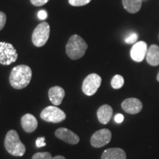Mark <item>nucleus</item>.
I'll return each instance as SVG.
<instances>
[{
	"instance_id": "412c9836",
	"label": "nucleus",
	"mask_w": 159,
	"mask_h": 159,
	"mask_svg": "<svg viewBox=\"0 0 159 159\" xmlns=\"http://www.w3.org/2000/svg\"><path fill=\"white\" fill-rule=\"evenodd\" d=\"M138 39V35L136 33H131L130 35H128V37L125 39V42L128 44H132V43H134Z\"/></svg>"
},
{
	"instance_id": "39448f33",
	"label": "nucleus",
	"mask_w": 159,
	"mask_h": 159,
	"mask_svg": "<svg viewBox=\"0 0 159 159\" xmlns=\"http://www.w3.org/2000/svg\"><path fill=\"white\" fill-rule=\"evenodd\" d=\"M18 53L16 49L10 43L0 42V64L4 66L11 65L16 61Z\"/></svg>"
},
{
	"instance_id": "bb28decb",
	"label": "nucleus",
	"mask_w": 159,
	"mask_h": 159,
	"mask_svg": "<svg viewBox=\"0 0 159 159\" xmlns=\"http://www.w3.org/2000/svg\"><path fill=\"white\" fill-rule=\"evenodd\" d=\"M52 159H66V158L63 156H55L54 158H52Z\"/></svg>"
},
{
	"instance_id": "6ab92c4d",
	"label": "nucleus",
	"mask_w": 159,
	"mask_h": 159,
	"mask_svg": "<svg viewBox=\"0 0 159 159\" xmlns=\"http://www.w3.org/2000/svg\"><path fill=\"white\" fill-rule=\"evenodd\" d=\"M51 153L49 152H36L33 155L32 159H52Z\"/></svg>"
},
{
	"instance_id": "1a4fd4ad",
	"label": "nucleus",
	"mask_w": 159,
	"mask_h": 159,
	"mask_svg": "<svg viewBox=\"0 0 159 159\" xmlns=\"http://www.w3.org/2000/svg\"><path fill=\"white\" fill-rule=\"evenodd\" d=\"M55 135L57 138L69 144H77L80 142L79 136L76 134L65 128L57 129L55 132Z\"/></svg>"
},
{
	"instance_id": "cd10ccee",
	"label": "nucleus",
	"mask_w": 159,
	"mask_h": 159,
	"mask_svg": "<svg viewBox=\"0 0 159 159\" xmlns=\"http://www.w3.org/2000/svg\"><path fill=\"white\" fill-rule=\"evenodd\" d=\"M157 80H158V82H159V72H158V75H157Z\"/></svg>"
},
{
	"instance_id": "9d476101",
	"label": "nucleus",
	"mask_w": 159,
	"mask_h": 159,
	"mask_svg": "<svg viewBox=\"0 0 159 159\" xmlns=\"http://www.w3.org/2000/svg\"><path fill=\"white\" fill-rule=\"evenodd\" d=\"M148 45L144 41H139L133 46L130 50V57L136 62H142L148 52Z\"/></svg>"
},
{
	"instance_id": "a878e982",
	"label": "nucleus",
	"mask_w": 159,
	"mask_h": 159,
	"mask_svg": "<svg viewBox=\"0 0 159 159\" xmlns=\"http://www.w3.org/2000/svg\"><path fill=\"white\" fill-rule=\"evenodd\" d=\"M114 119H115V122H116L122 123L123 122V120H124V116L121 114H118L115 116Z\"/></svg>"
},
{
	"instance_id": "7ed1b4c3",
	"label": "nucleus",
	"mask_w": 159,
	"mask_h": 159,
	"mask_svg": "<svg viewBox=\"0 0 159 159\" xmlns=\"http://www.w3.org/2000/svg\"><path fill=\"white\" fill-rule=\"evenodd\" d=\"M5 148L7 152L13 156H23L26 152L25 144L20 140L15 130H10L5 139Z\"/></svg>"
},
{
	"instance_id": "dca6fc26",
	"label": "nucleus",
	"mask_w": 159,
	"mask_h": 159,
	"mask_svg": "<svg viewBox=\"0 0 159 159\" xmlns=\"http://www.w3.org/2000/svg\"><path fill=\"white\" fill-rule=\"evenodd\" d=\"M147 62L151 66H156L159 64V47L156 44L151 45L146 55Z\"/></svg>"
},
{
	"instance_id": "b1692460",
	"label": "nucleus",
	"mask_w": 159,
	"mask_h": 159,
	"mask_svg": "<svg viewBox=\"0 0 159 159\" xmlns=\"http://www.w3.org/2000/svg\"><path fill=\"white\" fill-rule=\"evenodd\" d=\"M49 0H30L31 3L34 6L40 7V6L44 5L45 4L48 2Z\"/></svg>"
},
{
	"instance_id": "423d86ee",
	"label": "nucleus",
	"mask_w": 159,
	"mask_h": 159,
	"mask_svg": "<svg viewBox=\"0 0 159 159\" xmlns=\"http://www.w3.org/2000/svg\"><path fill=\"white\" fill-rule=\"evenodd\" d=\"M41 118L46 122L59 123L65 120L66 115L64 111L56 106H48L41 111Z\"/></svg>"
},
{
	"instance_id": "a211bd4d",
	"label": "nucleus",
	"mask_w": 159,
	"mask_h": 159,
	"mask_svg": "<svg viewBox=\"0 0 159 159\" xmlns=\"http://www.w3.org/2000/svg\"><path fill=\"white\" fill-rule=\"evenodd\" d=\"M125 83V80L122 75H116L111 80V86L114 89H119L123 86Z\"/></svg>"
},
{
	"instance_id": "5701e85b",
	"label": "nucleus",
	"mask_w": 159,
	"mask_h": 159,
	"mask_svg": "<svg viewBox=\"0 0 159 159\" xmlns=\"http://www.w3.org/2000/svg\"><path fill=\"white\" fill-rule=\"evenodd\" d=\"M35 146L37 148H42V147L46 146L44 137H39L36 139V142H35Z\"/></svg>"
},
{
	"instance_id": "aec40b11",
	"label": "nucleus",
	"mask_w": 159,
	"mask_h": 159,
	"mask_svg": "<svg viewBox=\"0 0 159 159\" xmlns=\"http://www.w3.org/2000/svg\"><path fill=\"white\" fill-rule=\"evenodd\" d=\"M91 0H69V3L74 7H80L84 6L89 4Z\"/></svg>"
},
{
	"instance_id": "f03ea898",
	"label": "nucleus",
	"mask_w": 159,
	"mask_h": 159,
	"mask_svg": "<svg viewBox=\"0 0 159 159\" xmlns=\"http://www.w3.org/2000/svg\"><path fill=\"white\" fill-rule=\"evenodd\" d=\"M88 44L78 35H73L66 46V52L71 60H78L85 55Z\"/></svg>"
},
{
	"instance_id": "6e6552de",
	"label": "nucleus",
	"mask_w": 159,
	"mask_h": 159,
	"mask_svg": "<svg viewBox=\"0 0 159 159\" xmlns=\"http://www.w3.org/2000/svg\"><path fill=\"white\" fill-rule=\"evenodd\" d=\"M112 134L110 130L104 128L97 130L91 138V144L94 148H102L111 142Z\"/></svg>"
},
{
	"instance_id": "0eeeda50",
	"label": "nucleus",
	"mask_w": 159,
	"mask_h": 159,
	"mask_svg": "<svg viewBox=\"0 0 159 159\" xmlns=\"http://www.w3.org/2000/svg\"><path fill=\"white\" fill-rule=\"evenodd\" d=\"M102 83L101 77L95 73L89 75L84 79L82 85L83 93L87 96H92L97 92Z\"/></svg>"
},
{
	"instance_id": "f3484780",
	"label": "nucleus",
	"mask_w": 159,
	"mask_h": 159,
	"mask_svg": "<svg viewBox=\"0 0 159 159\" xmlns=\"http://www.w3.org/2000/svg\"><path fill=\"white\" fill-rule=\"evenodd\" d=\"M142 0H122L125 9L130 13H136L142 7Z\"/></svg>"
},
{
	"instance_id": "20e7f679",
	"label": "nucleus",
	"mask_w": 159,
	"mask_h": 159,
	"mask_svg": "<svg viewBox=\"0 0 159 159\" xmlns=\"http://www.w3.org/2000/svg\"><path fill=\"white\" fill-rule=\"evenodd\" d=\"M50 33V27L47 22L39 24L35 27L32 35V41L35 47H41L48 41Z\"/></svg>"
},
{
	"instance_id": "4468645a",
	"label": "nucleus",
	"mask_w": 159,
	"mask_h": 159,
	"mask_svg": "<svg viewBox=\"0 0 159 159\" xmlns=\"http://www.w3.org/2000/svg\"><path fill=\"white\" fill-rule=\"evenodd\" d=\"M97 115L99 122L101 124H108L112 117L113 108L109 105H103L98 108Z\"/></svg>"
},
{
	"instance_id": "f257e3e1",
	"label": "nucleus",
	"mask_w": 159,
	"mask_h": 159,
	"mask_svg": "<svg viewBox=\"0 0 159 159\" xmlns=\"http://www.w3.org/2000/svg\"><path fill=\"white\" fill-rule=\"evenodd\" d=\"M32 78V70L27 65H19L12 69L9 81L16 89H22L30 84Z\"/></svg>"
},
{
	"instance_id": "393cba45",
	"label": "nucleus",
	"mask_w": 159,
	"mask_h": 159,
	"mask_svg": "<svg viewBox=\"0 0 159 159\" xmlns=\"http://www.w3.org/2000/svg\"><path fill=\"white\" fill-rule=\"evenodd\" d=\"M38 16H39V19L41 20H43L46 19L47 18V14L46 11H40L38 13Z\"/></svg>"
},
{
	"instance_id": "4be33fe9",
	"label": "nucleus",
	"mask_w": 159,
	"mask_h": 159,
	"mask_svg": "<svg viewBox=\"0 0 159 159\" xmlns=\"http://www.w3.org/2000/svg\"><path fill=\"white\" fill-rule=\"evenodd\" d=\"M6 20H7V17L5 13L0 11V30H2L5 26Z\"/></svg>"
},
{
	"instance_id": "9b49d317",
	"label": "nucleus",
	"mask_w": 159,
	"mask_h": 159,
	"mask_svg": "<svg viewBox=\"0 0 159 159\" xmlns=\"http://www.w3.org/2000/svg\"><path fill=\"white\" fill-rule=\"evenodd\" d=\"M122 108L129 114H136L143 108L142 102L137 98H128L122 102Z\"/></svg>"
},
{
	"instance_id": "ddd939ff",
	"label": "nucleus",
	"mask_w": 159,
	"mask_h": 159,
	"mask_svg": "<svg viewBox=\"0 0 159 159\" xmlns=\"http://www.w3.org/2000/svg\"><path fill=\"white\" fill-rule=\"evenodd\" d=\"M65 97L64 89L60 86L52 87L49 90V98L54 105L61 104Z\"/></svg>"
},
{
	"instance_id": "2eb2a0df",
	"label": "nucleus",
	"mask_w": 159,
	"mask_h": 159,
	"mask_svg": "<svg viewBox=\"0 0 159 159\" xmlns=\"http://www.w3.org/2000/svg\"><path fill=\"white\" fill-rule=\"evenodd\" d=\"M126 153L121 148H109L105 150L101 159H126Z\"/></svg>"
},
{
	"instance_id": "f8f14e48",
	"label": "nucleus",
	"mask_w": 159,
	"mask_h": 159,
	"mask_svg": "<svg viewBox=\"0 0 159 159\" xmlns=\"http://www.w3.org/2000/svg\"><path fill=\"white\" fill-rule=\"evenodd\" d=\"M21 127L27 133H33L36 130L38 121L35 117L31 114H26L21 117Z\"/></svg>"
}]
</instances>
